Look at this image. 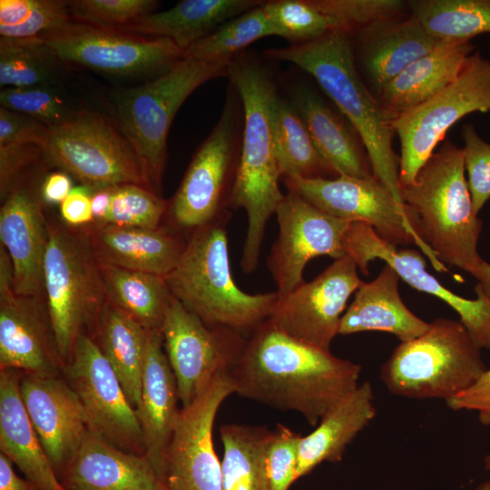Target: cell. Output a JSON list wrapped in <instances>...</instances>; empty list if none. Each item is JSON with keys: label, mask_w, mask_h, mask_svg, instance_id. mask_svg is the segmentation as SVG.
Returning a JSON list of instances; mask_svg holds the SVG:
<instances>
[{"label": "cell", "mask_w": 490, "mask_h": 490, "mask_svg": "<svg viewBox=\"0 0 490 490\" xmlns=\"http://www.w3.org/2000/svg\"><path fill=\"white\" fill-rule=\"evenodd\" d=\"M291 103L319 154L337 176L374 177L363 143L350 123L305 86L292 91Z\"/></svg>", "instance_id": "f546056e"}, {"label": "cell", "mask_w": 490, "mask_h": 490, "mask_svg": "<svg viewBox=\"0 0 490 490\" xmlns=\"http://www.w3.org/2000/svg\"><path fill=\"white\" fill-rule=\"evenodd\" d=\"M40 39L62 62L124 77L155 78L184 57V52L167 38L141 36L74 21Z\"/></svg>", "instance_id": "4fadbf2b"}, {"label": "cell", "mask_w": 490, "mask_h": 490, "mask_svg": "<svg viewBox=\"0 0 490 490\" xmlns=\"http://www.w3.org/2000/svg\"><path fill=\"white\" fill-rule=\"evenodd\" d=\"M475 52L471 42L439 41L379 93V103L389 122L429 101L458 76Z\"/></svg>", "instance_id": "484cf974"}, {"label": "cell", "mask_w": 490, "mask_h": 490, "mask_svg": "<svg viewBox=\"0 0 490 490\" xmlns=\"http://www.w3.org/2000/svg\"><path fill=\"white\" fill-rule=\"evenodd\" d=\"M112 187L93 190L91 195L94 225H102L110 210Z\"/></svg>", "instance_id": "11a10c76"}, {"label": "cell", "mask_w": 490, "mask_h": 490, "mask_svg": "<svg viewBox=\"0 0 490 490\" xmlns=\"http://www.w3.org/2000/svg\"><path fill=\"white\" fill-rule=\"evenodd\" d=\"M262 5L221 24L213 32L190 46L184 52V55L204 62L229 65L254 42L275 35Z\"/></svg>", "instance_id": "74e56055"}, {"label": "cell", "mask_w": 490, "mask_h": 490, "mask_svg": "<svg viewBox=\"0 0 490 490\" xmlns=\"http://www.w3.org/2000/svg\"><path fill=\"white\" fill-rule=\"evenodd\" d=\"M453 410H473L484 426H490V368L467 388L446 401Z\"/></svg>", "instance_id": "f907efd6"}, {"label": "cell", "mask_w": 490, "mask_h": 490, "mask_svg": "<svg viewBox=\"0 0 490 490\" xmlns=\"http://www.w3.org/2000/svg\"><path fill=\"white\" fill-rule=\"evenodd\" d=\"M162 332L149 330L141 400L136 408L145 456L161 478L165 456L181 407L174 374L163 351Z\"/></svg>", "instance_id": "cb8c5ba5"}, {"label": "cell", "mask_w": 490, "mask_h": 490, "mask_svg": "<svg viewBox=\"0 0 490 490\" xmlns=\"http://www.w3.org/2000/svg\"><path fill=\"white\" fill-rule=\"evenodd\" d=\"M228 75V65L184 55L171 69L114 98L118 128L132 147L147 187L160 195L167 137L178 110L204 83Z\"/></svg>", "instance_id": "8992f818"}, {"label": "cell", "mask_w": 490, "mask_h": 490, "mask_svg": "<svg viewBox=\"0 0 490 490\" xmlns=\"http://www.w3.org/2000/svg\"><path fill=\"white\" fill-rule=\"evenodd\" d=\"M475 490H490V480L481 483Z\"/></svg>", "instance_id": "6f0895ef"}, {"label": "cell", "mask_w": 490, "mask_h": 490, "mask_svg": "<svg viewBox=\"0 0 490 490\" xmlns=\"http://www.w3.org/2000/svg\"><path fill=\"white\" fill-rule=\"evenodd\" d=\"M44 284L46 308L64 368L78 337L90 324L96 326L106 301L99 262L85 232L48 224Z\"/></svg>", "instance_id": "9c48e42d"}, {"label": "cell", "mask_w": 490, "mask_h": 490, "mask_svg": "<svg viewBox=\"0 0 490 490\" xmlns=\"http://www.w3.org/2000/svg\"><path fill=\"white\" fill-rule=\"evenodd\" d=\"M106 299L148 330H161L171 294L163 277L99 262Z\"/></svg>", "instance_id": "836d02e7"}, {"label": "cell", "mask_w": 490, "mask_h": 490, "mask_svg": "<svg viewBox=\"0 0 490 490\" xmlns=\"http://www.w3.org/2000/svg\"><path fill=\"white\" fill-rule=\"evenodd\" d=\"M167 211V201L145 186H113L109 213L102 225L154 229Z\"/></svg>", "instance_id": "b9f144b4"}, {"label": "cell", "mask_w": 490, "mask_h": 490, "mask_svg": "<svg viewBox=\"0 0 490 490\" xmlns=\"http://www.w3.org/2000/svg\"><path fill=\"white\" fill-rule=\"evenodd\" d=\"M48 128L33 117L0 106V144L35 143L43 149Z\"/></svg>", "instance_id": "681fc988"}, {"label": "cell", "mask_w": 490, "mask_h": 490, "mask_svg": "<svg viewBox=\"0 0 490 490\" xmlns=\"http://www.w3.org/2000/svg\"><path fill=\"white\" fill-rule=\"evenodd\" d=\"M56 54L40 37L8 39L0 37V85L28 87L57 84Z\"/></svg>", "instance_id": "f35d334b"}, {"label": "cell", "mask_w": 490, "mask_h": 490, "mask_svg": "<svg viewBox=\"0 0 490 490\" xmlns=\"http://www.w3.org/2000/svg\"><path fill=\"white\" fill-rule=\"evenodd\" d=\"M470 275L476 280V286L490 298V263L484 260Z\"/></svg>", "instance_id": "9f6ffc18"}, {"label": "cell", "mask_w": 490, "mask_h": 490, "mask_svg": "<svg viewBox=\"0 0 490 490\" xmlns=\"http://www.w3.org/2000/svg\"><path fill=\"white\" fill-rule=\"evenodd\" d=\"M101 263L167 276L178 264L186 243L170 230L94 225L85 232Z\"/></svg>", "instance_id": "d4e9b609"}, {"label": "cell", "mask_w": 490, "mask_h": 490, "mask_svg": "<svg viewBox=\"0 0 490 490\" xmlns=\"http://www.w3.org/2000/svg\"><path fill=\"white\" fill-rule=\"evenodd\" d=\"M240 97L230 83L220 116L194 153L167 211L176 227L193 230L230 218L243 131Z\"/></svg>", "instance_id": "ba28073f"}, {"label": "cell", "mask_w": 490, "mask_h": 490, "mask_svg": "<svg viewBox=\"0 0 490 490\" xmlns=\"http://www.w3.org/2000/svg\"><path fill=\"white\" fill-rule=\"evenodd\" d=\"M43 154L93 190L125 183L147 187L129 142L118 127L95 113L77 111L49 127Z\"/></svg>", "instance_id": "8fae6325"}, {"label": "cell", "mask_w": 490, "mask_h": 490, "mask_svg": "<svg viewBox=\"0 0 490 490\" xmlns=\"http://www.w3.org/2000/svg\"><path fill=\"white\" fill-rule=\"evenodd\" d=\"M484 465H485V468L487 471H490V454L484 457Z\"/></svg>", "instance_id": "680465c9"}, {"label": "cell", "mask_w": 490, "mask_h": 490, "mask_svg": "<svg viewBox=\"0 0 490 490\" xmlns=\"http://www.w3.org/2000/svg\"><path fill=\"white\" fill-rule=\"evenodd\" d=\"M22 399L57 477L89 430L82 402L60 375L22 373Z\"/></svg>", "instance_id": "ffe728a7"}, {"label": "cell", "mask_w": 490, "mask_h": 490, "mask_svg": "<svg viewBox=\"0 0 490 490\" xmlns=\"http://www.w3.org/2000/svg\"><path fill=\"white\" fill-rule=\"evenodd\" d=\"M376 414L373 388L369 382L365 381L331 407L311 433L302 436L298 479L323 462L341 461L347 446Z\"/></svg>", "instance_id": "4dcf8cb0"}, {"label": "cell", "mask_w": 490, "mask_h": 490, "mask_svg": "<svg viewBox=\"0 0 490 490\" xmlns=\"http://www.w3.org/2000/svg\"><path fill=\"white\" fill-rule=\"evenodd\" d=\"M358 269L348 256L335 260L311 281L279 296L268 319L299 340L330 350L348 300L362 283Z\"/></svg>", "instance_id": "ac0fdd59"}, {"label": "cell", "mask_w": 490, "mask_h": 490, "mask_svg": "<svg viewBox=\"0 0 490 490\" xmlns=\"http://www.w3.org/2000/svg\"><path fill=\"white\" fill-rule=\"evenodd\" d=\"M361 371L359 364L299 340L266 319L247 338L230 377L234 393L295 411L314 426L358 387Z\"/></svg>", "instance_id": "6da1fadb"}, {"label": "cell", "mask_w": 490, "mask_h": 490, "mask_svg": "<svg viewBox=\"0 0 490 490\" xmlns=\"http://www.w3.org/2000/svg\"><path fill=\"white\" fill-rule=\"evenodd\" d=\"M463 156L467 172V184L474 213L479 211L490 198V143L484 141L472 124L462 129Z\"/></svg>", "instance_id": "7dc6e473"}, {"label": "cell", "mask_w": 490, "mask_h": 490, "mask_svg": "<svg viewBox=\"0 0 490 490\" xmlns=\"http://www.w3.org/2000/svg\"><path fill=\"white\" fill-rule=\"evenodd\" d=\"M224 454L221 490H270L266 452L271 430L228 424L220 427Z\"/></svg>", "instance_id": "e575fe53"}, {"label": "cell", "mask_w": 490, "mask_h": 490, "mask_svg": "<svg viewBox=\"0 0 490 490\" xmlns=\"http://www.w3.org/2000/svg\"><path fill=\"white\" fill-rule=\"evenodd\" d=\"M407 5L410 15L438 41L471 42L490 34V0H414Z\"/></svg>", "instance_id": "8d00e7d4"}, {"label": "cell", "mask_w": 490, "mask_h": 490, "mask_svg": "<svg viewBox=\"0 0 490 490\" xmlns=\"http://www.w3.org/2000/svg\"><path fill=\"white\" fill-rule=\"evenodd\" d=\"M181 407L191 404L220 374L230 373L247 338L226 328H211L173 296L161 328Z\"/></svg>", "instance_id": "5bb4252c"}, {"label": "cell", "mask_w": 490, "mask_h": 490, "mask_svg": "<svg viewBox=\"0 0 490 490\" xmlns=\"http://www.w3.org/2000/svg\"><path fill=\"white\" fill-rule=\"evenodd\" d=\"M281 181L288 191L297 193L326 214L350 222L366 223L395 246L415 244L436 270L448 271L421 238L416 212L398 202L377 178L340 175L318 179L293 177Z\"/></svg>", "instance_id": "30bf717a"}, {"label": "cell", "mask_w": 490, "mask_h": 490, "mask_svg": "<svg viewBox=\"0 0 490 490\" xmlns=\"http://www.w3.org/2000/svg\"><path fill=\"white\" fill-rule=\"evenodd\" d=\"M265 55L291 63L316 79L359 136L374 177L405 204L399 159L392 145L394 132L379 101L368 92L357 70L348 34L333 31L305 44L267 49Z\"/></svg>", "instance_id": "3957f363"}, {"label": "cell", "mask_w": 490, "mask_h": 490, "mask_svg": "<svg viewBox=\"0 0 490 490\" xmlns=\"http://www.w3.org/2000/svg\"><path fill=\"white\" fill-rule=\"evenodd\" d=\"M93 189L82 185L73 187L67 198L60 204L62 219L71 226L93 222L91 195Z\"/></svg>", "instance_id": "816d5d0a"}, {"label": "cell", "mask_w": 490, "mask_h": 490, "mask_svg": "<svg viewBox=\"0 0 490 490\" xmlns=\"http://www.w3.org/2000/svg\"><path fill=\"white\" fill-rule=\"evenodd\" d=\"M330 17L338 31L348 34L391 18L402 16L406 4L399 0H313Z\"/></svg>", "instance_id": "ee69618b"}, {"label": "cell", "mask_w": 490, "mask_h": 490, "mask_svg": "<svg viewBox=\"0 0 490 490\" xmlns=\"http://www.w3.org/2000/svg\"><path fill=\"white\" fill-rule=\"evenodd\" d=\"M279 234L268 256L267 266L284 297L305 282L304 269L315 257H346L344 240L350 221L319 211L297 193L288 191L276 213Z\"/></svg>", "instance_id": "2e32d148"}, {"label": "cell", "mask_w": 490, "mask_h": 490, "mask_svg": "<svg viewBox=\"0 0 490 490\" xmlns=\"http://www.w3.org/2000/svg\"><path fill=\"white\" fill-rule=\"evenodd\" d=\"M272 114L281 180L338 177L319 154L305 122L291 102L278 93Z\"/></svg>", "instance_id": "d590c367"}, {"label": "cell", "mask_w": 490, "mask_h": 490, "mask_svg": "<svg viewBox=\"0 0 490 490\" xmlns=\"http://www.w3.org/2000/svg\"><path fill=\"white\" fill-rule=\"evenodd\" d=\"M230 83L243 107V131L230 209L245 210L248 229L240 266L253 272L260 255L267 223L284 198L276 153L273 103L278 94L267 70L244 54L228 65Z\"/></svg>", "instance_id": "7a4b0ae2"}, {"label": "cell", "mask_w": 490, "mask_h": 490, "mask_svg": "<svg viewBox=\"0 0 490 490\" xmlns=\"http://www.w3.org/2000/svg\"><path fill=\"white\" fill-rule=\"evenodd\" d=\"M485 369L481 348L463 323L437 318L421 336L396 347L381 367L380 378L397 396L446 401Z\"/></svg>", "instance_id": "52a82bcc"}, {"label": "cell", "mask_w": 490, "mask_h": 490, "mask_svg": "<svg viewBox=\"0 0 490 490\" xmlns=\"http://www.w3.org/2000/svg\"><path fill=\"white\" fill-rule=\"evenodd\" d=\"M41 298L0 293V369L60 375V358L47 308Z\"/></svg>", "instance_id": "44dd1931"}, {"label": "cell", "mask_w": 490, "mask_h": 490, "mask_svg": "<svg viewBox=\"0 0 490 490\" xmlns=\"http://www.w3.org/2000/svg\"><path fill=\"white\" fill-rule=\"evenodd\" d=\"M260 0H183L116 28L132 34L172 40L185 52L226 21L262 5Z\"/></svg>", "instance_id": "1f68e13d"}, {"label": "cell", "mask_w": 490, "mask_h": 490, "mask_svg": "<svg viewBox=\"0 0 490 490\" xmlns=\"http://www.w3.org/2000/svg\"><path fill=\"white\" fill-rule=\"evenodd\" d=\"M399 276L387 264L370 282H363L344 312L338 334L381 331L395 335L401 342L412 340L429 328L403 302L398 289Z\"/></svg>", "instance_id": "83f0119b"}, {"label": "cell", "mask_w": 490, "mask_h": 490, "mask_svg": "<svg viewBox=\"0 0 490 490\" xmlns=\"http://www.w3.org/2000/svg\"><path fill=\"white\" fill-rule=\"evenodd\" d=\"M62 490H64V488Z\"/></svg>", "instance_id": "91938a15"}, {"label": "cell", "mask_w": 490, "mask_h": 490, "mask_svg": "<svg viewBox=\"0 0 490 490\" xmlns=\"http://www.w3.org/2000/svg\"><path fill=\"white\" fill-rule=\"evenodd\" d=\"M0 104L33 117L48 127L63 123L77 112L57 84L4 88L0 92Z\"/></svg>", "instance_id": "7bdbcfd3"}, {"label": "cell", "mask_w": 490, "mask_h": 490, "mask_svg": "<svg viewBox=\"0 0 490 490\" xmlns=\"http://www.w3.org/2000/svg\"><path fill=\"white\" fill-rule=\"evenodd\" d=\"M64 371L82 402L89 429L120 449L145 455L136 409L93 338L85 333L78 337Z\"/></svg>", "instance_id": "9a60e30c"}, {"label": "cell", "mask_w": 490, "mask_h": 490, "mask_svg": "<svg viewBox=\"0 0 490 490\" xmlns=\"http://www.w3.org/2000/svg\"><path fill=\"white\" fill-rule=\"evenodd\" d=\"M72 181L66 172H54L46 176L41 188L43 200L47 203H62L71 192Z\"/></svg>", "instance_id": "f5cc1de1"}, {"label": "cell", "mask_w": 490, "mask_h": 490, "mask_svg": "<svg viewBox=\"0 0 490 490\" xmlns=\"http://www.w3.org/2000/svg\"><path fill=\"white\" fill-rule=\"evenodd\" d=\"M465 171L462 148L445 142L401 187V197L438 260L470 274L484 261L477 251L482 220L473 211Z\"/></svg>", "instance_id": "5b68a950"}, {"label": "cell", "mask_w": 490, "mask_h": 490, "mask_svg": "<svg viewBox=\"0 0 490 490\" xmlns=\"http://www.w3.org/2000/svg\"><path fill=\"white\" fill-rule=\"evenodd\" d=\"M21 376L17 370L0 369V451L37 490H62L24 405Z\"/></svg>", "instance_id": "4316f807"}, {"label": "cell", "mask_w": 490, "mask_h": 490, "mask_svg": "<svg viewBox=\"0 0 490 490\" xmlns=\"http://www.w3.org/2000/svg\"><path fill=\"white\" fill-rule=\"evenodd\" d=\"M234 392L230 374H220L191 404L181 408L161 475L169 490H221V462L212 429L221 403Z\"/></svg>", "instance_id": "e0dca14e"}, {"label": "cell", "mask_w": 490, "mask_h": 490, "mask_svg": "<svg viewBox=\"0 0 490 490\" xmlns=\"http://www.w3.org/2000/svg\"><path fill=\"white\" fill-rule=\"evenodd\" d=\"M99 348L117 375L126 397L140 404L149 330L106 299L96 322Z\"/></svg>", "instance_id": "d6a6232c"}, {"label": "cell", "mask_w": 490, "mask_h": 490, "mask_svg": "<svg viewBox=\"0 0 490 490\" xmlns=\"http://www.w3.org/2000/svg\"><path fill=\"white\" fill-rule=\"evenodd\" d=\"M0 240L13 263L15 293L42 299L48 224L37 200L27 189L18 186L4 201Z\"/></svg>", "instance_id": "603a6c76"}, {"label": "cell", "mask_w": 490, "mask_h": 490, "mask_svg": "<svg viewBox=\"0 0 490 490\" xmlns=\"http://www.w3.org/2000/svg\"><path fill=\"white\" fill-rule=\"evenodd\" d=\"M72 21L68 1L0 0L3 38H37Z\"/></svg>", "instance_id": "ab89813d"}, {"label": "cell", "mask_w": 490, "mask_h": 490, "mask_svg": "<svg viewBox=\"0 0 490 490\" xmlns=\"http://www.w3.org/2000/svg\"><path fill=\"white\" fill-rule=\"evenodd\" d=\"M344 247L346 256L355 261L365 276L368 274L369 263L378 259L414 289L445 301L459 315L460 321L477 346L490 349V298L479 287L475 286V299L452 292L426 270V260L419 251L397 249L363 222L350 223L345 235Z\"/></svg>", "instance_id": "d6986e66"}, {"label": "cell", "mask_w": 490, "mask_h": 490, "mask_svg": "<svg viewBox=\"0 0 490 490\" xmlns=\"http://www.w3.org/2000/svg\"><path fill=\"white\" fill-rule=\"evenodd\" d=\"M68 4L73 21L113 29L155 12L159 5L154 0H72Z\"/></svg>", "instance_id": "f6af8a7d"}, {"label": "cell", "mask_w": 490, "mask_h": 490, "mask_svg": "<svg viewBox=\"0 0 490 490\" xmlns=\"http://www.w3.org/2000/svg\"><path fill=\"white\" fill-rule=\"evenodd\" d=\"M43 153L40 145L26 142L0 144V194L4 201L18 187V177L34 159Z\"/></svg>", "instance_id": "c3c4849f"}, {"label": "cell", "mask_w": 490, "mask_h": 490, "mask_svg": "<svg viewBox=\"0 0 490 490\" xmlns=\"http://www.w3.org/2000/svg\"><path fill=\"white\" fill-rule=\"evenodd\" d=\"M58 479L64 490H169L145 455L86 433Z\"/></svg>", "instance_id": "7402d4cb"}, {"label": "cell", "mask_w": 490, "mask_h": 490, "mask_svg": "<svg viewBox=\"0 0 490 490\" xmlns=\"http://www.w3.org/2000/svg\"><path fill=\"white\" fill-rule=\"evenodd\" d=\"M14 463L0 453V490H37L27 479L18 476Z\"/></svg>", "instance_id": "db71d44e"}, {"label": "cell", "mask_w": 490, "mask_h": 490, "mask_svg": "<svg viewBox=\"0 0 490 490\" xmlns=\"http://www.w3.org/2000/svg\"><path fill=\"white\" fill-rule=\"evenodd\" d=\"M490 112V60L474 52L458 76L425 103L390 122L399 137L400 188L413 182L446 131L466 114Z\"/></svg>", "instance_id": "7c38bea8"}, {"label": "cell", "mask_w": 490, "mask_h": 490, "mask_svg": "<svg viewBox=\"0 0 490 490\" xmlns=\"http://www.w3.org/2000/svg\"><path fill=\"white\" fill-rule=\"evenodd\" d=\"M357 34L360 61L378 93L439 43L411 15L384 20Z\"/></svg>", "instance_id": "f1b7e54d"}, {"label": "cell", "mask_w": 490, "mask_h": 490, "mask_svg": "<svg viewBox=\"0 0 490 490\" xmlns=\"http://www.w3.org/2000/svg\"><path fill=\"white\" fill-rule=\"evenodd\" d=\"M302 435L282 424L271 431L266 452L270 490H289L298 480L297 469Z\"/></svg>", "instance_id": "bcb514c9"}, {"label": "cell", "mask_w": 490, "mask_h": 490, "mask_svg": "<svg viewBox=\"0 0 490 490\" xmlns=\"http://www.w3.org/2000/svg\"><path fill=\"white\" fill-rule=\"evenodd\" d=\"M262 8L275 35L292 44L311 42L338 31L337 24L320 11L313 0L264 1Z\"/></svg>", "instance_id": "60d3db41"}, {"label": "cell", "mask_w": 490, "mask_h": 490, "mask_svg": "<svg viewBox=\"0 0 490 490\" xmlns=\"http://www.w3.org/2000/svg\"><path fill=\"white\" fill-rule=\"evenodd\" d=\"M195 230L176 267L164 277L171 294L211 328H226L246 338L269 318L279 294H250L231 275L226 223Z\"/></svg>", "instance_id": "277c9868"}]
</instances>
